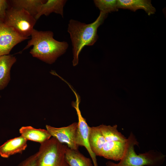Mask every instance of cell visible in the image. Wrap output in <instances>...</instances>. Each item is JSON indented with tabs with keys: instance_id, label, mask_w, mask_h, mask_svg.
Segmentation results:
<instances>
[{
	"instance_id": "obj_1",
	"label": "cell",
	"mask_w": 166,
	"mask_h": 166,
	"mask_svg": "<svg viewBox=\"0 0 166 166\" xmlns=\"http://www.w3.org/2000/svg\"><path fill=\"white\" fill-rule=\"evenodd\" d=\"M53 36L51 31H39L34 29L31 39L20 53L33 46L30 53L33 57L45 63L52 64L66 52L69 47L67 42L56 40Z\"/></svg>"
},
{
	"instance_id": "obj_2",
	"label": "cell",
	"mask_w": 166,
	"mask_h": 166,
	"mask_svg": "<svg viewBox=\"0 0 166 166\" xmlns=\"http://www.w3.org/2000/svg\"><path fill=\"white\" fill-rule=\"evenodd\" d=\"M108 14L100 12L97 19L88 24L73 19L69 20L67 31L72 45L73 66L78 64L79 55L83 48L85 46L93 45L97 41V29L103 23Z\"/></svg>"
},
{
	"instance_id": "obj_3",
	"label": "cell",
	"mask_w": 166,
	"mask_h": 166,
	"mask_svg": "<svg viewBox=\"0 0 166 166\" xmlns=\"http://www.w3.org/2000/svg\"><path fill=\"white\" fill-rule=\"evenodd\" d=\"M135 136L131 132L127 138L124 154L117 163L111 161L106 163V166H161L164 163L166 156L156 150L137 154L134 146H138Z\"/></svg>"
},
{
	"instance_id": "obj_4",
	"label": "cell",
	"mask_w": 166,
	"mask_h": 166,
	"mask_svg": "<svg viewBox=\"0 0 166 166\" xmlns=\"http://www.w3.org/2000/svg\"><path fill=\"white\" fill-rule=\"evenodd\" d=\"M67 147L52 137L40 144L34 166H69L65 159Z\"/></svg>"
},
{
	"instance_id": "obj_5",
	"label": "cell",
	"mask_w": 166,
	"mask_h": 166,
	"mask_svg": "<svg viewBox=\"0 0 166 166\" xmlns=\"http://www.w3.org/2000/svg\"><path fill=\"white\" fill-rule=\"evenodd\" d=\"M36 21L34 17L24 10L10 6L6 11L3 22L21 36L28 39Z\"/></svg>"
},
{
	"instance_id": "obj_6",
	"label": "cell",
	"mask_w": 166,
	"mask_h": 166,
	"mask_svg": "<svg viewBox=\"0 0 166 166\" xmlns=\"http://www.w3.org/2000/svg\"><path fill=\"white\" fill-rule=\"evenodd\" d=\"M70 89L74 93L76 97V101H72V106L75 109L78 117L77 128L76 134L75 141L78 146H84L89 153L92 161L94 166H98L96 156L92 151L89 142V136L90 127L87 123L86 119L82 116L79 109L80 102V96L73 88Z\"/></svg>"
},
{
	"instance_id": "obj_7",
	"label": "cell",
	"mask_w": 166,
	"mask_h": 166,
	"mask_svg": "<svg viewBox=\"0 0 166 166\" xmlns=\"http://www.w3.org/2000/svg\"><path fill=\"white\" fill-rule=\"evenodd\" d=\"M77 122H74L67 126L56 128L46 125V129L52 137L56 139L60 143L66 144L69 148L78 150L79 146L75 143L76 134Z\"/></svg>"
},
{
	"instance_id": "obj_8",
	"label": "cell",
	"mask_w": 166,
	"mask_h": 166,
	"mask_svg": "<svg viewBox=\"0 0 166 166\" xmlns=\"http://www.w3.org/2000/svg\"><path fill=\"white\" fill-rule=\"evenodd\" d=\"M27 39L0 19V56L9 54L14 46Z\"/></svg>"
},
{
	"instance_id": "obj_9",
	"label": "cell",
	"mask_w": 166,
	"mask_h": 166,
	"mask_svg": "<svg viewBox=\"0 0 166 166\" xmlns=\"http://www.w3.org/2000/svg\"><path fill=\"white\" fill-rule=\"evenodd\" d=\"M27 141L21 135L8 140L0 146V155L7 158L16 154L21 153L27 147Z\"/></svg>"
},
{
	"instance_id": "obj_10",
	"label": "cell",
	"mask_w": 166,
	"mask_h": 166,
	"mask_svg": "<svg viewBox=\"0 0 166 166\" xmlns=\"http://www.w3.org/2000/svg\"><path fill=\"white\" fill-rule=\"evenodd\" d=\"M117 7L118 9L129 10L134 12L142 9L149 16L156 12L151 1L148 0H117Z\"/></svg>"
},
{
	"instance_id": "obj_11",
	"label": "cell",
	"mask_w": 166,
	"mask_h": 166,
	"mask_svg": "<svg viewBox=\"0 0 166 166\" xmlns=\"http://www.w3.org/2000/svg\"><path fill=\"white\" fill-rule=\"evenodd\" d=\"M17 59L8 54L0 56V90L6 88L10 80V70Z\"/></svg>"
},
{
	"instance_id": "obj_12",
	"label": "cell",
	"mask_w": 166,
	"mask_h": 166,
	"mask_svg": "<svg viewBox=\"0 0 166 166\" xmlns=\"http://www.w3.org/2000/svg\"><path fill=\"white\" fill-rule=\"evenodd\" d=\"M21 135L27 140L42 144L50 139L52 136L46 129L35 128L31 126L21 127L19 130Z\"/></svg>"
},
{
	"instance_id": "obj_13",
	"label": "cell",
	"mask_w": 166,
	"mask_h": 166,
	"mask_svg": "<svg viewBox=\"0 0 166 166\" xmlns=\"http://www.w3.org/2000/svg\"><path fill=\"white\" fill-rule=\"evenodd\" d=\"M66 2L65 0H46L41 5L35 18L37 20L42 15L48 16L52 13L59 14L63 17L64 7Z\"/></svg>"
},
{
	"instance_id": "obj_14",
	"label": "cell",
	"mask_w": 166,
	"mask_h": 166,
	"mask_svg": "<svg viewBox=\"0 0 166 166\" xmlns=\"http://www.w3.org/2000/svg\"><path fill=\"white\" fill-rule=\"evenodd\" d=\"M65 159L69 166H94L91 159L85 156L78 150L72 149L67 146Z\"/></svg>"
},
{
	"instance_id": "obj_15",
	"label": "cell",
	"mask_w": 166,
	"mask_h": 166,
	"mask_svg": "<svg viewBox=\"0 0 166 166\" xmlns=\"http://www.w3.org/2000/svg\"><path fill=\"white\" fill-rule=\"evenodd\" d=\"M45 0H12L9 1L11 6L22 9L34 17L41 4Z\"/></svg>"
},
{
	"instance_id": "obj_16",
	"label": "cell",
	"mask_w": 166,
	"mask_h": 166,
	"mask_svg": "<svg viewBox=\"0 0 166 166\" xmlns=\"http://www.w3.org/2000/svg\"><path fill=\"white\" fill-rule=\"evenodd\" d=\"M105 141L98 126L90 127L89 144L92 151L96 156H99Z\"/></svg>"
},
{
	"instance_id": "obj_17",
	"label": "cell",
	"mask_w": 166,
	"mask_h": 166,
	"mask_svg": "<svg viewBox=\"0 0 166 166\" xmlns=\"http://www.w3.org/2000/svg\"><path fill=\"white\" fill-rule=\"evenodd\" d=\"M101 132L106 141L126 142V138L117 129V126L107 125L103 124L98 126Z\"/></svg>"
},
{
	"instance_id": "obj_18",
	"label": "cell",
	"mask_w": 166,
	"mask_h": 166,
	"mask_svg": "<svg viewBox=\"0 0 166 166\" xmlns=\"http://www.w3.org/2000/svg\"><path fill=\"white\" fill-rule=\"evenodd\" d=\"M94 4L100 12L108 14L112 12L117 11V0H94Z\"/></svg>"
},
{
	"instance_id": "obj_19",
	"label": "cell",
	"mask_w": 166,
	"mask_h": 166,
	"mask_svg": "<svg viewBox=\"0 0 166 166\" xmlns=\"http://www.w3.org/2000/svg\"><path fill=\"white\" fill-rule=\"evenodd\" d=\"M9 1L0 0V19L4 21L6 12L10 5Z\"/></svg>"
},
{
	"instance_id": "obj_20",
	"label": "cell",
	"mask_w": 166,
	"mask_h": 166,
	"mask_svg": "<svg viewBox=\"0 0 166 166\" xmlns=\"http://www.w3.org/2000/svg\"><path fill=\"white\" fill-rule=\"evenodd\" d=\"M37 156L36 152L21 161L17 166H34Z\"/></svg>"
},
{
	"instance_id": "obj_21",
	"label": "cell",
	"mask_w": 166,
	"mask_h": 166,
	"mask_svg": "<svg viewBox=\"0 0 166 166\" xmlns=\"http://www.w3.org/2000/svg\"><path fill=\"white\" fill-rule=\"evenodd\" d=\"M1 97V96L0 95V98Z\"/></svg>"
}]
</instances>
